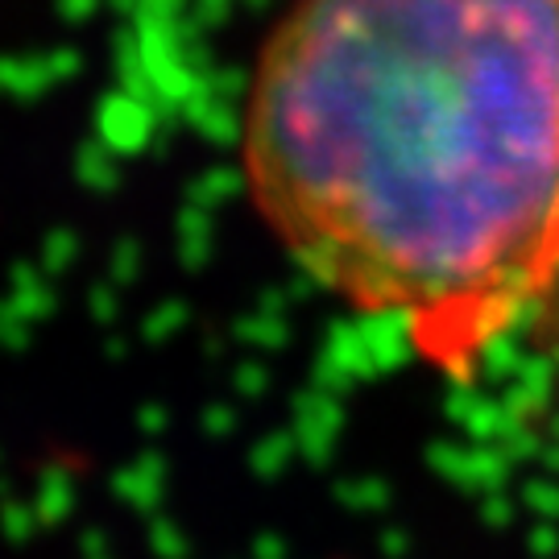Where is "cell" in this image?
Masks as SVG:
<instances>
[{"label":"cell","mask_w":559,"mask_h":559,"mask_svg":"<svg viewBox=\"0 0 559 559\" xmlns=\"http://www.w3.org/2000/svg\"><path fill=\"white\" fill-rule=\"evenodd\" d=\"M240 166L323 290L468 381L559 286V0H295Z\"/></svg>","instance_id":"1"}]
</instances>
